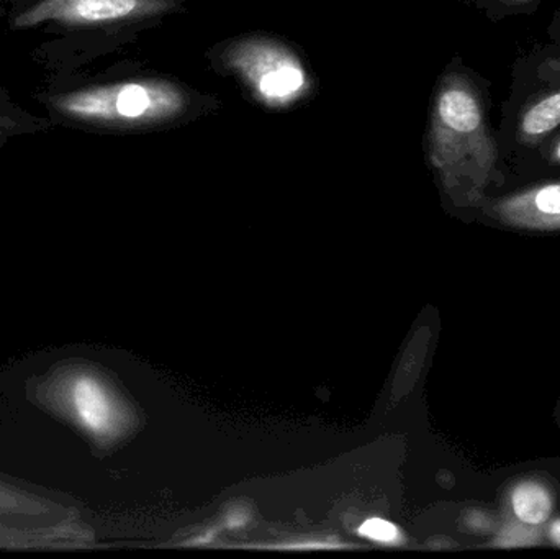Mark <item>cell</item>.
I'll use <instances>...</instances> for the list:
<instances>
[{
    "instance_id": "8fae6325",
    "label": "cell",
    "mask_w": 560,
    "mask_h": 559,
    "mask_svg": "<svg viewBox=\"0 0 560 559\" xmlns=\"http://www.w3.org/2000/svg\"><path fill=\"white\" fill-rule=\"evenodd\" d=\"M359 534L381 544H397L400 540L398 528L382 519H369L359 527Z\"/></svg>"
},
{
    "instance_id": "9a60e30c",
    "label": "cell",
    "mask_w": 560,
    "mask_h": 559,
    "mask_svg": "<svg viewBox=\"0 0 560 559\" xmlns=\"http://www.w3.org/2000/svg\"><path fill=\"white\" fill-rule=\"evenodd\" d=\"M513 2L523 3V2H532V0H513Z\"/></svg>"
},
{
    "instance_id": "3957f363",
    "label": "cell",
    "mask_w": 560,
    "mask_h": 559,
    "mask_svg": "<svg viewBox=\"0 0 560 559\" xmlns=\"http://www.w3.org/2000/svg\"><path fill=\"white\" fill-rule=\"evenodd\" d=\"M32 394L36 406L74 427L95 445H112L130 427V412L117 391L88 364H58L36 381Z\"/></svg>"
},
{
    "instance_id": "8992f818",
    "label": "cell",
    "mask_w": 560,
    "mask_h": 559,
    "mask_svg": "<svg viewBox=\"0 0 560 559\" xmlns=\"http://www.w3.org/2000/svg\"><path fill=\"white\" fill-rule=\"evenodd\" d=\"M94 532L79 517L55 522L0 521V550L71 551L91 548Z\"/></svg>"
},
{
    "instance_id": "9c48e42d",
    "label": "cell",
    "mask_w": 560,
    "mask_h": 559,
    "mask_svg": "<svg viewBox=\"0 0 560 559\" xmlns=\"http://www.w3.org/2000/svg\"><path fill=\"white\" fill-rule=\"evenodd\" d=\"M560 125V91L551 92L526 108L520 135L526 143H538Z\"/></svg>"
},
{
    "instance_id": "30bf717a",
    "label": "cell",
    "mask_w": 560,
    "mask_h": 559,
    "mask_svg": "<svg viewBox=\"0 0 560 559\" xmlns=\"http://www.w3.org/2000/svg\"><path fill=\"white\" fill-rule=\"evenodd\" d=\"M513 512L522 524H545L552 512V499L545 486L535 481H525L513 489Z\"/></svg>"
},
{
    "instance_id": "6da1fadb",
    "label": "cell",
    "mask_w": 560,
    "mask_h": 559,
    "mask_svg": "<svg viewBox=\"0 0 560 559\" xmlns=\"http://www.w3.org/2000/svg\"><path fill=\"white\" fill-rule=\"evenodd\" d=\"M430 158L444 186L474 194L495 171V141L476 85L464 74H447L434 97Z\"/></svg>"
},
{
    "instance_id": "ba28073f",
    "label": "cell",
    "mask_w": 560,
    "mask_h": 559,
    "mask_svg": "<svg viewBox=\"0 0 560 559\" xmlns=\"http://www.w3.org/2000/svg\"><path fill=\"white\" fill-rule=\"evenodd\" d=\"M510 222L528 226H560V183L526 190L500 203Z\"/></svg>"
},
{
    "instance_id": "7a4b0ae2",
    "label": "cell",
    "mask_w": 560,
    "mask_h": 559,
    "mask_svg": "<svg viewBox=\"0 0 560 559\" xmlns=\"http://www.w3.org/2000/svg\"><path fill=\"white\" fill-rule=\"evenodd\" d=\"M52 110L68 121L98 128H137L180 117L186 92L164 79L88 85L52 95Z\"/></svg>"
},
{
    "instance_id": "7c38bea8",
    "label": "cell",
    "mask_w": 560,
    "mask_h": 559,
    "mask_svg": "<svg viewBox=\"0 0 560 559\" xmlns=\"http://www.w3.org/2000/svg\"><path fill=\"white\" fill-rule=\"evenodd\" d=\"M535 541V535H533L532 525L523 524L509 525L505 531L500 535V545L503 547H526Z\"/></svg>"
},
{
    "instance_id": "5bb4252c",
    "label": "cell",
    "mask_w": 560,
    "mask_h": 559,
    "mask_svg": "<svg viewBox=\"0 0 560 559\" xmlns=\"http://www.w3.org/2000/svg\"><path fill=\"white\" fill-rule=\"evenodd\" d=\"M552 158L560 163V140L556 143L555 150H552Z\"/></svg>"
},
{
    "instance_id": "4fadbf2b",
    "label": "cell",
    "mask_w": 560,
    "mask_h": 559,
    "mask_svg": "<svg viewBox=\"0 0 560 559\" xmlns=\"http://www.w3.org/2000/svg\"><path fill=\"white\" fill-rule=\"evenodd\" d=\"M549 534H551L552 541L560 547V521L551 525V532H549Z\"/></svg>"
},
{
    "instance_id": "277c9868",
    "label": "cell",
    "mask_w": 560,
    "mask_h": 559,
    "mask_svg": "<svg viewBox=\"0 0 560 559\" xmlns=\"http://www.w3.org/2000/svg\"><path fill=\"white\" fill-rule=\"evenodd\" d=\"M222 59L268 107H290L308 94L312 82L305 66L292 49L276 39H240L223 51Z\"/></svg>"
},
{
    "instance_id": "5b68a950",
    "label": "cell",
    "mask_w": 560,
    "mask_h": 559,
    "mask_svg": "<svg viewBox=\"0 0 560 559\" xmlns=\"http://www.w3.org/2000/svg\"><path fill=\"white\" fill-rule=\"evenodd\" d=\"M176 9L174 0H39L16 16L15 28L56 23L68 28H102L153 19Z\"/></svg>"
},
{
    "instance_id": "52a82bcc",
    "label": "cell",
    "mask_w": 560,
    "mask_h": 559,
    "mask_svg": "<svg viewBox=\"0 0 560 559\" xmlns=\"http://www.w3.org/2000/svg\"><path fill=\"white\" fill-rule=\"evenodd\" d=\"M74 517L78 512L62 502L0 481V521L55 522Z\"/></svg>"
}]
</instances>
